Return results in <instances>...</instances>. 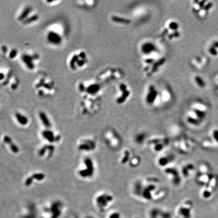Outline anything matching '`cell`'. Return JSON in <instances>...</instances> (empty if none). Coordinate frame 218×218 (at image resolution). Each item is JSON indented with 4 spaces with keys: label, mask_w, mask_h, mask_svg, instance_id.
Here are the masks:
<instances>
[{
    "label": "cell",
    "mask_w": 218,
    "mask_h": 218,
    "mask_svg": "<svg viewBox=\"0 0 218 218\" xmlns=\"http://www.w3.org/2000/svg\"><path fill=\"white\" fill-rule=\"evenodd\" d=\"M85 63V62L84 60L79 59V60L78 61L77 63V66H78L80 67H82L84 65Z\"/></svg>",
    "instance_id": "cell-40"
},
{
    "label": "cell",
    "mask_w": 218,
    "mask_h": 218,
    "mask_svg": "<svg viewBox=\"0 0 218 218\" xmlns=\"http://www.w3.org/2000/svg\"><path fill=\"white\" fill-rule=\"evenodd\" d=\"M0 76H1V77H0V80H2L4 79V77H5V76H4V74L2 73H1V74H0Z\"/></svg>",
    "instance_id": "cell-48"
},
{
    "label": "cell",
    "mask_w": 218,
    "mask_h": 218,
    "mask_svg": "<svg viewBox=\"0 0 218 218\" xmlns=\"http://www.w3.org/2000/svg\"><path fill=\"white\" fill-rule=\"evenodd\" d=\"M17 55V50H15V49H13L10 52V54H9V58L10 59H13L16 57Z\"/></svg>",
    "instance_id": "cell-35"
},
{
    "label": "cell",
    "mask_w": 218,
    "mask_h": 218,
    "mask_svg": "<svg viewBox=\"0 0 218 218\" xmlns=\"http://www.w3.org/2000/svg\"><path fill=\"white\" fill-rule=\"evenodd\" d=\"M99 88H100V86L99 84H91V85H89V86H88V87L86 88V91H87L88 93L93 95V94H95V93H97L99 90Z\"/></svg>",
    "instance_id": "cell-19"
},
{
    "label": "cell",
    "mask_w": 218,
    "mask_h": 218,
    "mask_svg": "<svg viewBox=\"0 0 218 218\" xmlns=\"http://www.w3.org/2000/svg\"><path fill=\"white\" fill-rule=\"evenodd\" d=\"M206 1H201L199 2V6L200 7V8H204V3H206Z\"/></svg>",
    "instance_id": "cell-44"
},
{
    "label": "cell",
    "mask_w": 218,
    "mask_h": 218,
    "mask_svg": "<svg viewBox=\"0 0 218 218\" xmlns=\"http://www.w3.org/2000/svg\"><path fill=\"white\" fill-rule=\"evenodd\" d=\"M76 218L75 217H69V218Z\"/></svg>",
    "instance_id": "cell-51"
},
{
    "label": "cell",
    "mask_w": 218,
    "mask_h": 218,
    "mask_svg": "<svg viewBox=\"0 0 218 218\" xmlns=\"http://www.w3.org/2000/svg\"><path fill=\"white\" fill-rule=\"evenodd\" d=\"M212 135L213 138H214L215 141L218 143V130L214 129L213 130Z\"/></svg>",
    "instance_id": "cell-32"
},
{
    "label": "cell",
    "mask_w": 218,
    "mask_h": 218,
    "mask_svg": "<svg viewBox=\"0 0 218 218\" xmlns=\"http://www.w3.org/2000/svg\"><path fill=\"white\" fill-rule=\"evenodd\" d=\"M2 50L4 53H6L7 51V48L6 47V46H3L2 47Z\"/></svg>",
    "instance_id": "cell-46"
},
{
    "label": "cell",
    "mask_w": 218,
    "mask_h": 218,
    "mask_svg": "<svg viewBox=\"0 0 218 218\" xmlns=\"http://www.w3.org/2000/svg\"><path fill=\"white\" fill-rule=\"evenodd\" d=\"M165 62V58H162V59L156 62V63L154 64V65H153L152 71L155 72L156 71H157L158 68L160 66L162 65Z\"/></svg>",
    "instance_id": "cell-26"
},
{
    "label": "cell",
    "mask_w": 218,
    "mask_h": 218,
    "mask_svg": "<svg viewBox=\"0 0 218 218\" xmlns=\"http://www.w3.org/2000/svg\"><path fill=\"white\" fill-rule=\"evenodd\" d=\"M84 163L87 167V170L89 173L90 176H91L93 173V166L92 161L90 158H86L84 161Z\"/></svg>",
    "instance_id": "cell-21"
},
{
    "label": "cell",
    "mask_w": 218,
    "mask_h": 218,
    "mask_svg": "<svg viewBox=\"0 0 218 218\" xmlns=\"http://www.w3.org/2000/svg\"><path fill=\"white\" fill-rule=\"evenodd\" d=\"M78 56L80 58H81V59L85 60L86 59V54L84 52H81Z\"/></svg>",
    "instance_id": "cell-43"
},
{
    "label": "cell",
    "mask_w": 218,
    "mask_h": 218,
    "mask_svg": "<svg viewBox=\"0 0 218 218\" xmlns=\"http://www.w3.org/2000/svg\"><path fill=\"white\" fill-rule=\"evenodd\" d=\"M175 160V156L174 154L168 153L161 156L157 160V164L160 167L166 168L172 165Z\"/></svg>",
    "instance_id": "cell-5"
},
{
    "label": "cell",
    "mask_w": 218,
    "mask_h": 218,
    "mask_svg": "<svg viewBox=\"0 0 218 218\" xmlns=\"http://www.w3.org/2000/svg\"><path fill=\"white\" fill-rule=\"evenodd\" d=\"M147 137V134L145 132L140 131L134 135L133 137V141L136 145H141L145 142Z\"/></svg>",
    "instance_id": "cell-9"
},
{
    "label": "cell",
    "mask_w": 218,
    "mask_h": 218,
    "mask_svg": "<svg viewBox=\"0 0 218 218\" xmlns=\"http://www.w3.org/2000/svg\"><path fill=\"white\" fill-rule=\"evenodd\" d=\"M155 49L156 48L155 46L153 44L149 43H147L143 44V45L141 47L142 51L145 54L151 53V52H153L155 50Z\"/></svg>",
    "instance_id": "cell-16"
},
{
    "label": "cell",
    "mask_w": 218,
    "mask_h": 218,
    "mask_svg": "<svg viewBox=\"0 0 218 218\" xmlns=\"http://www.w3.org/2000/svg\"><path fill=\"white\" fill-rule=\"evenodd\" d=\"M48 147H44L39 151V155L40 156H43L45 155L46 150L48 149Z\"/></svg>",
    "instance_id": "cell-38"
},
{
    "label": "cell",
    "mask_w": 218,
    "mask_h": 218,
    "mask_svg": "<svg viewBox=\"0 0 218 218\" xmlns=\"http://www.w3.org/2000/svg\"><path fill=\"white\" fill-rule=\"evenodd\" d=\"M15 117H16V119H17L18 122L20 123V124L22 125H25L27 124V118L23 115L20 114V113H16L15 114Z\"/></svg>",
    "instance_id": "cell-23"
},
{
    "label": "cell",
    "mask_w": 218,
    "mask_h": 218,
    "mask_svg": "<svg viewBox=\"0 0 218 218\" xmlns=\"http://www.w3.org/2000/svg\"><path fill=\"white\" fill-rule=\"evenodd\" d=\"M163 172L168 177L173 184L179 186L180 184L183 177L181 174L180 171L172 165L164 168Z\"/></svg>",
    "instance_id": "cell-1"
},
{
    "label": "cell",
    "mask_w": 218,
    "mask_h": 218,
    "mask_svg": "<svg viewBox=\"0 0 218 218\" xmlns=\"http://www.w3.org/2000/svg\"><path fill=\"white\" fill-rule=\"evenodd\" d=\"M45 175L42 174V173H38V174H34L32 177H33V178L36 179L38 180H42L44 179L45 178Z\"/></svg>",
    "instance_id": "cell-29"
},
{
    "label": "cell",
    "mask_w": 218,
    "mask_h": 218,
    "mask_svg": "<svg viewBox=\"0 0 218 218\" xmlns=\"http://www.w3.org/2000/svg\"><path fill=\"white\" fill-rule=\"evenodd\" d=\"M80 175L82 177H86L90 176L89 173L88 171L86 169V170H83L80 171Z\"/></svg>",
    "instance_id": "cell-34"
},
{
    "label": "cell",
    "mask_w": 218,
    "mask_h": 218,
    "mask_svg": "<svg viewBox=\"0 0 218 218\" xmlns=\"http://www.w3.org/2000/svg\"><path fill=\"white\" fill-rule=\"evenodd\" d=\"M32 8L30 7H27L23 10L19 16L18 17V20L21 21H23L28 18V16L32 11Z\"/></svg>",
    "instance_id": "cell-17"
},
{
    "label": "cell",
    "mask_w": 218,
    "mask_h": 218,
    "mask_svg": "<svg viewBox=\"0 0 218 218\" xmlns=\"http://www.w3.org/2000/svg\"><path fill=\"white\" fill-rule=\"evenodd\" d=\"M79 56L77 55H74L72 57L70 62V67L72 70H75L76 68V65L77 62L79 60Z\"/></svg>",
    "instance_id": "cell-24"
},
{
    "label": "cell",
    "mask_w": 218,
    "mask_h": 218,
    "mask_svg": "<svg viewBox=\"0 0 218 218\" xmlns=\"http://www.w3.org/2000/svg\"><path fill=\"white\" fill-rule=\"evenodd\" d=\"M195 170V167L193 163H188L183 166L180 172L183 178H188Z\"/></svg>",
    "instance_id": "cell-6"
},
{
    "label": "cell",
    "mask_w": 218,
    "mask_h": 218,
    "mask_svg": "<svg viewBox=\"0 0 218 218\" xmlns=\"http://www.w3.org/2000/svg\"><path fill=\"white\" fill-rule=\"evenodd\" d=\"M213 46L214 47V48H217L218 49V42H215L214 43L213 45Z\"/></svg>",
    "instance_id": "cell-47"
},
{
    "label": "cell",
    "mask_w": 218,
    "mask_h": 218,
    "mask_svg": "<svg viewBox=\"0 0 218 218\" xmlns=\"http://www.w3.org/2000/svg\"><path fill=\"white\" fill-rule=\"evenodd\" d=\"M79 89L80 91H84L85 90V86L82 83H80L79 85Z\"/></svg>",
    "instance_id": "cell-42"
},
{
    "label": "cell",
    "mask_w": 218,
    "mask_h": 218,
    "mask_svg": "<svg viewBox=\"0 0 218 218\" xmlns=\"http://www.w3.org/2000/svg\"><path fill=\"white\" fill-rule=\"evenodd\" d=\"M158 96V92L154 86H151L149 88V92L147 97L146 101L149 104H153L155 102Z\"/></svg>",
    "instance_id": "cell-10"
},
{
    "label": "cell",
    "mask_w": 218,
    "mask_h": 218,
    "mask_svg": "<svg viewBox=\"0 0 218 218\" xmlns=\"http://www.w3.org/2000/svg\"><path fill=\"white\" fill-rule=\"evenodd\" d=\"M42 134H43V135L44 137V138H45L46 139H47L49 142L53 143L54 141H56V140L55 139L51 137L50 136H49L48 135V134L46 133V131H44Z\"/></svg>",
    "instance_id": "cell-31"
},
{
    "label": "cell",
    "mask_w": 218,
    "mask_h": 218,
    "mask_svg": "<svg viewBox=\"0 0 218 218\" xmlns=\"http://www.w3.org/2000/svg\"><path fill=\"white\" fill-rule=\"evenodd\" d=\"M21 59L27 68L29 70L34 69V65L33 62V57L28 54H24L22 56Z\"/></svg>",
    "instance_id": "cell-12"
},
{
    "label": "cell",
    "mask_w": 218,
    "mask_h": 218,
    "mask_svg": "<svg viewBox=\"0 0 218 218\" xmlns=\"http://www.w3.org/2000/svg\"><path fill=\"white\" fill-rule=\"evenodd\" d=\"M141 162V157L138 155H132L131 159L129 161V166L132 168H135L139 166Z\"/></svg>",
    "instance_id": "cell-14"
},
{
    "label": "cell",
    "mask_w": 218,
    "mask_h": 218,
    "mask_svg": "<svg viewBox=\"0 0 218 218\" xmlns=\"http://www.w3.org/2000/svg\"><path fill=\"white\" fill-rule=\"evenodd\" d=\"M111 19L113 22L118 23H122V24H129L130 23V20L127 19L126 18L120 17L118 16H114L112 17Z\"/></svg>",
    "instance_id": "cell-18"
},
{
    "label": "cell",
    "mask_w": 218,
    "mask_h": 218,
    "mask_svg": "<svg viewBox=\"0 0 218 218\" xmlns=\"http://www.w3.org/2000/svg\"><path fill=\"white\" fill-rule=\"evenodd\" d=\"M114 197L110 194H103L100 195L96 198V204L101 211H103L110 202H113Z\"/></svg>",
    "instance_id": "cell-4"
},
{
    "label": "cell",
    "mask_w": 218,
    "mask_h": 218,
    "mask_svg": "<svg viewBox=\"0 0 218 218\" xmlns=\"http://www.w3.org/2000/svg\"><path fill=\"white\" fill-rule=\"evenodd\" d=\"M48 42L54 45H59L61 43V36L59 34L55 32H49L47 37Z\"/></svg>",
    "instance_id": "cell-7"
},
{
    "label": "cell",
    "mask_w": 218,
    "mask_h": 218,
    "mask_svg": "<svg viewBox=\"0 0 218 218\" xmlns=\"http://www.w3.org/2000/svg\"><path fill=\"white\" fill-rule=\"evenodd\" d=\"M22 218H36V217H24Z\"/></svg>",
    "instance_id": "cell-50"
},
{
    "label": "cell",
    "mask_w": 218,
    "mask_h": 218,
    "mask_svg": "<svg viewBox=\"0 0 218 218\" xmlns=\"http://www.w3.org/2000/svg\"><path fill=\"white\" fill-rule=\"evenodd\" d=\"M130 95V91L128 90H126V91H124V93H122V95H121L120 97H118L117 99L116 102L118 104H123L125 101L127 99L128 97H129Z\"/></svg>",
    "instance_id": "cell-22"
},
{
    "label": "cell",
    "mask_w": 218,
    "mask_h": 218,
    "mask_svg": "<svg viewBox=\"0 0 218 218\" xmlns=\"http://www.w3.org/2000/svg\"><path fill=\"white\" fill-rule=\"evenodd\" d=\"M167 194V191L166 189L159 187L154 194L153 200H158L161 199L166 197Z\"/></svg>",
    "instance_id": "cell-13"
},
{
    "label": "cell",
    "mask_w": 218,
    "mask_h": 218,
    "mask_svg": "<svg viewBox=\"0 0 218 218\" xmlns=\"http://www.w3.org/2000/svg\"><path fill=\"white\" fill-rule=\"evenodd\" d=\"M62 203L59 202H54L50 208H44L42 218H60L62 214Z\"/></svg>",
    "instance_id": "cell-3"
},
{
    "label": "cell",
    "mask_w": 218,
    "mask_h": 218,
    "mask_svg": "<svg viewBox=\"0 0 218 218\" xmlns=\"http://www.w3.org/2000/svg\"><path fill=\"white\" fill-rule=\"evenodd\" d=\"M132 156L131 152L129 149H125L123 151L122 155L120 159V163L122 165L128 164L129 161Z\"/></svg>",
    "instance_id": "cell-11"
},
{
    "label": "cell",
    "mask_w": 218,
    "mask_h": 218,
    "mask_svg": "<svg viewBox=\"0 0 218 218\" xmlns=\"http://www.w3.org/2000/svg\"><path fill=\"white\" fill-rule=\"evenodd\" d=\"M78 148L80 150H85V151H89L91 149H93L91 146L87 143H83V144L80 145Z\"/></svg>",
    "instance_id": "cell-28"
},
{
    "label": "cell",
    "mask_w": 218,
    "mask_h": 218,
    "mask_svg": "<svg viewBox=\"0 0 218 218\" xmlns=\"http://www.w3.org/2000/svg\"><path fill=\"white\" fill-rule=\"evenodd\" d=\"M169 27L171 29L176 30L178 29L179 25L176 22H171L169 24Z\"/></svg>",
    "instance_id": "cell-30"
},
{
    "label": "cell",
    "mask_w": 218,
    "mask_h": 218,
    "mask_svg": "<svg viewBox=\"0 0 218 218\" xmlns=\"http://www.w3.org/2000/svg\"><path fill=\"white\" fill-rule=\"evenodd\" d=\"M120 215L117 212L113 213L112 214L110 215L108 218H119Z\"/></svg>",
    "instance_id": "cell-36"
},
{
    "label": "cell",
    "mask_w": 218,
    "mask_h": 218,
    "mask_svg": "<svg viewBox=\"0 0 218 218\" xmlns=\"http://www.w3.org/2000/svg\"><path fill=\"white\" fill-rule=\"evenodd\" d=\"M213 177V176L209 173L202 174H199L196 177V182L198 183V184L204 186L208 184L211 179Z\"/></svg>",
    "instance_id": "cell-8"
},
{
    "label": "cell",
    "mask_w": 218,
    "mask_h": 218,
    "mask_svg": "<svg viewBox=\"0 0 218 218\" xmlns=\"http://www.w3.org/2000/svg\"><path fill=\"white\" fill-rule=\"evenodd\" d=\"M4 141L5 143L10 145V148L13 153L17 154L19 152V149H18V147L12 143V140L10 137L9 136H5L4 137Z\"/></svg>",
    "instance_id": "cell-15"
},
{
    "label": "cell",
    "mask_w": 218,
    "mask_h": 218,
    "mask_svg": "<svg viewBox=\"0 0 218 218\" xmlns=\"http://www.w3.org/2000/svg\"><path fill=\"white\" fill-rule=\"evenodd\" d=\"M39 17L38 15L35 14L32 16H30L29 17H28L26 19L23 21V23L24 24H28L32 23V22H36L38 19Z\"/></svg>",
    "instance_id": "cell-25"
},
{
    "label": "cell",
    "mask_w": 218,
    "mask_h": 218,
    "mask_svg": "<svg viewBox=\"0 0 218 218\" xmlns=\"http://www.w3.org/2000/svg\"><path fill=\"white\" fill-rule=\"evenodd\" d=\"M39 116H40V118L42 120L43 123L46 127L50 128L51 127V124L50 123V121L48 119V117L47 116L45 113L43 112H41L39 114Z\"/></svg>",
    "instance_id": "cell-20"
},
{
    "label": "cell",
    "mask_w": 218,
    "mask_h": 218,
    "mask_svg": "<svg viewBox=\"0 0 218 218\" xmlns=\"http://www.w3.org/2000/svg\"><path fill=\"white\" fill-rule=\"evenodd\" d=\"M33 177H28L27 179H26V181H25V185L26 186H29L31 185L32 183V180H33Z\"/></svg>",
    "instance_id": "cell-37"
},
{
    "label": "cell",
    "mask_w": 218,
    "mask_h": 218,
    "mask_svg": "<svg viewBox=\"0 0 218 218\" xmlns=\"http://www.w3.org/2000/svg\"><path fill=\"white\" fill-rule=\"evenodd\" d=\"M213 6V3L210 2V3H208V4H206V5L204 6V9L206 11H208V10H210V8L212 7Z\"/></svg>",
    "instance_id": "cell-41"
},
{
    "label": "cell",
    "mask_w": 218,
    "mask_h": 218,
    "mask_svg": "<svg viewBox=\"0 0 218 218\" xmlns=\"http://www.w3.org/2000/svg\"><path fill=\"white\" fill-rule=\"evenodd\" d=\"M169 142L168 138L164 136L154 137L148 141V143L153 151L157 153L161 152L166 149Z\"/></svg>",
    "instance_id": "cell-2"
},
{
    "label": "cell",
    "mask_w": 218,
    "mask_h": 218,
    "mask_svg": "<svg viewBox=\"0 0 218 218\" xmlns=\"http://www.w3.org/2000/svg\"><path fill=\"white\" fill-rule=\"evenodd\" d=\"M85 218H95V217H94L92 216H88L86 217Z\"/></svg>",
    "instance_id": "cell-49"
},
{
    "label": "cell",
    "mask_w": 218,
    "mask_h": 218,
    "mask_svg": "<svg viewBox=\"0 0 218 218\" xmlns=\"http://www.w3.org/2000/svg\"><path fill=\"white\" fill-rule=\"evenodd\" d=\"M195 80L196 82V83L197 84V85L200 87H204L206 86V84L204 82V81L203 80L202 78L200 77V76H196L195 77Z\"/></svg>",
    "instance_id": "cell-27"
},
{
    "label": "cell",
    "mask_w": 218,
    "mask_h": 218,
    "mask_svg": "<svg viewBox=\"0 0 218 218\" xmlns=\"http://www.w3.org/2000/svg\"><path fill=\"white\" fill-rule=\"evenodd\" d=\"M120 89L122 93H124V91H126L127 90V86L126 85L122 83L120 85Z\"/></svg>",
    "instance_id": "cell-39"
},
{
    "label": "cell",
    "mask_w": 218,
    "mask_h": 218,
    "mask_svg": "<svg viewBox=\"0 0 218 218\" xmlns=\"http://www.w3.org/2000/svg\"><path fill=\"white\" fill-rule=\"evenodd\" d=\"M208 52L210 53V54H211L212 55L214 56L218 55V52L217 51L216 49L214 48L213 46L210 48L209 50H208Z\"/></svg>",
    "instance_id": "cell-33"
},
{
    "label": "cell",
    "mask_w": 218,
    "mask_h": 218,
    "mask_svg": "<svg viewBox=\"0 0 218 218\" xmlns=\"http://www.w3.org/2000/svg\"><path fill=\"white\" fill-rule=\"evenodd\" d=\"M154 61V60L153 59H148L146 60L145 62L147 63L151 64L153 63Z\"/></svg>",
    "instance_id": "cell-45"
}]
</instances>
